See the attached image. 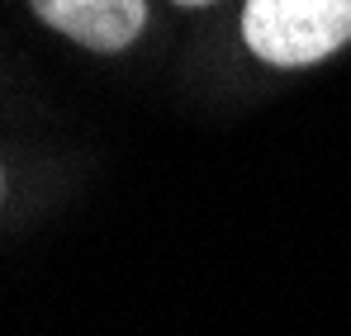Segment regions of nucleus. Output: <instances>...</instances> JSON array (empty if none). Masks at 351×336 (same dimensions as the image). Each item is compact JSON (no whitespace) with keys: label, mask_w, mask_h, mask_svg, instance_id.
Instances as JSON below:
<instances>
[{"label":"nucleus","mask_w":351,"mask_h":336,"mask_svg":"<svg viewBox=\"0 0 351 336\" xmlns=\"http://www.w3.org/2000/svg\"><path fill=\"white\" fill-rule=\"evenodd\" d=\"M247 48L271 66H308L351 38V0H247Z\"/></svg>","instance_id":"obj_1"},{"label":"nucleus","mask_w":351,"mask_h":336,"mask_svg":"<svg viewBox=\"0 0 351 336\" xmlns=\"http://www.w3.org/2000/svg\"><path fill=\"white\" fill-rule=\"evenodd\" d=\"M43 24L58 34L95 48V53H119L123 43L138 38L147 5L143 0H29Z\"/></svg>","instance_id":"obj_2"},{"label":"nucleus","mask_w":351,"mask_h":336,"mask_svg":"<svg viewBox=\"0 0 351 336\" xmlns=\"http://www.w3.org/2000/svg\"><path fill=\"white\" fill-rule=\"evenodd\" d=\"M180 5H204V0H180Z\"/></svg>","instance_id":"obj_3"}]
</instances>
